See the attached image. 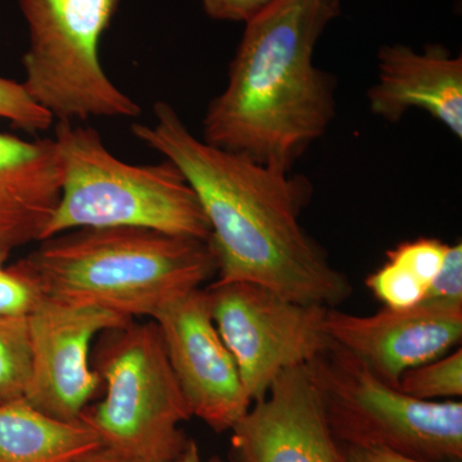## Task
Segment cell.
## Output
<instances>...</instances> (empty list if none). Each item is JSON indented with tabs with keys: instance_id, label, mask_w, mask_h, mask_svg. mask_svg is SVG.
Listing matches in <instances>:
<instances>
[{
	"instance_id": "6da1fadb",
	"label": "cell",
	"mask_w": 462,
	"mask_h": 462,
	"mask_svg": "<svg viewBox=\"0 0 462 462\" xmlns=\"http://www.w3.org/2000/svg\"><path fill=\"white\" fill-rule=\"evenodd\" d=\"M133 135L162 154L196 191L208 221L218 282H248L296 302L337 309L352 294L348 278L300 223L311 184L275 167L197 138L166 102L153 124Z\"/></svg>"
},
{
	"instance_id": "7a4b0ae2",
	"label": "cell",
	"mask_w": 462,
	"mask_h": 462,
	"mask_svg": "<svg viewBox=\"0 0 462 462\" xmlns=\"http://www.w3.org/2000/svg\"><path fill=\"white\" fill-rule=\"evenodd\" d=\"M340 8V0H276L245 23L226 87L203 118V141L291 171L336 117V81L314 53Z\"/></svg>"
},
{
	"instance_id": "3957f363",
	"label": "cell",
	"mask_w": 462,
	"mask_h": 462,
	"mask_svg": "<svg viewBox=\"0 0 462 462\" xmlns=\"http://www.w3.org/2000/svg\"><path fill=\"white\" fill-rule=\"evenodd\" d=\"M21 266L45 297L152 318L217 273L209 240L139 227H93L42 240Z\"/></svg>"
},
{
	"instance_id": "277c9868",
	"label": "cell",
	"mask_w": 462,
	"mask_h": 462,
	"mask_svg": "<svg viewBox=\"0 0 462 462\" xmlns=\"http://www.w3.org/2000/svg\"><path fill=\"white\" fill-rule=\"evenodd\" d=\"M53 139L62 189L42 240L93 227H139L209 240L211 229L199 197L170 161L125 162L106 147L97 130L79 123H54Z\"/></svg>"
},
{
	"instance_id": "5b68a950",
	"label": "cell",
	"mask_w": 462,
	"mask_h": 462,
	"mask_svg": "<svg viewBox=\"0 0 462 462\" xmlns=\"http://www.w3.org/2000/svg\"><path fill=\"white\" fill-rule=\"evenodd\" d=\"M305 366L340 445L382 447L427 462H462L460 401L409 396L336 342Z\"/></svg>"
},
{
	"instance_id": "8992f818",
	"label": "cell",
	"mask_w": 462,
	"mask_h": 462,
	"mask_svg": "<svg viewBox=\"0 0 462 462\" xmlns=\"http://www.w3.org/2000/svg\"><path fill=\"white\" fill-rule=\"evenodd\" d=\"M103 400L80 416L103 448L135 462H171L188 440L181 422L191 413L156 322L134 320L107 331L94 365Z\"/></svg>"
},
{
	"instance_id": "52a82bcc",
	"label": "cell",
	"mask_w": 462,
	"mask_h": 462,
	"mask_svg": "<svg viewBox=\"0 0 462 462\" xmlns=\"http://www.w3.org/2000/svg\"><path fill=\"white\" fill-rule=\"evenodd\" d=\"M20 5L30 32L23 85L54 123L142 115L100 63V38L118 0H20Z\"/></svg>"
},
{
	"instance_id": "ba28073f",
	"label": "cell",
	"mask_w": 462,
	"mask_h": 462,
	"mask_svg": "<svg viewBox=\"0 0 462 462\" xmlns=\"http://www.w3.org/2000/svg\"><path fill=\"white\" fill-rule=\"evenodd\" d=\"M206 293L216 329L254 403L284 370L306 365L333 343L328 307L296 302L248 282H215Z\"/></svg>"
},
{
	"instance_id": "9c48e42d",
	"label": "cell",
	"mask_w": 462,
	"mask_h": 462,
	"mask_svg": "<svg viewBox=\"0 0 462 462\" xmlns=\"http://www.w3.org/2000/svg\"><path fill=\"white\" fill-rule=\"evenodd\" d=\"M132 321L98 307L44 296L27 318L30 373L23 397L60 420H79L102 384L91 364V343Z\"/></svg>"
},
{
	"instance_id": "30bf717a",
	"label": "cell",
	"mask_w": 462,
	"mask_h": 462,
	"mask_svg": "<svg viewBox=\"0 0 462 462\" xmlns=\"http://www.w3.org/2000/svg\"><path fill=\"white\" fill-rule=\"evenodd\" d=\"M191 416L211 430H233L252 402L236 360L216 329L206 289H194L152 316Z\"/></svg>"
},
{
	"instance_id": "8fae6325",
	"label": "cell",
	"mask_w": 462,
	"mask_h": 462,
	"mask_svg": "<svg viewBox=\"0 0 462 462\" xmlns=\"http://www.w3.org/2000/svg\"><path fill=\"white\" fill-rule=\"evenodd\" d=\"M331 340L398 388L404 373L447 355L462 338V305L422 302L358 316L328 310Z\"/></svg>"
},
{
	"instance_id": "7c38bea8",
	"label": "cell",
	"mask_w": 462,
	"mask_h": 462,
	"mask_svg": "<svg viewBox=\"0 0 462 462\" xmlns=\"http://www.w3.org/2000/svg\"><path fill=\"white\" fill-rule=\"evenodd\" d=\"M231 431L236 462H346L305 365L276 376Z\"/></svg>"
},
{
	"instance_id": "4fadbf2b",
	"label": "cell",
	"mask_w": 462,
	"mask_h": 462,
	"mask_svg": "<svg viewBox=\"0 0 462 462\" xmlns=\"http://www.w3.org/2000/svg\"><path fill=\"white\" fill-rule=\"evenodd\" d=\"M378 76L367 90L370 111L398 124L412 109L430 114L462 139V58L439 44L415 51L409 45L380 48Z\"/></svg>"
},
{
	"instance_id": "5bb4252c",
	"label": "cell",
	"mask_w": 462,
	"mask_h": 462,
	"mask_svg": "<svg viewBox=\"0 0 462 462\" xmlns=\"http://www.w3.org/2000/svg\"><path fill=\"white\" fill-rule=\"evenodd\" d=\"M62 189L53 138L26 141L0 133V258L41 242Z\"/></svg>"
},
{
	"instance_id": "9a60e30c",
	"label": "cell",
	"mask_w": 462,
	"mask_h": 462,
	"mask_svg": "<svg viewBox=\"0 0 462 462\" xmlns=\"http://www.w3.org/2000/svg\"><path fill=\"white\" fill-rule=\"evenodd\" d=\"M84 420H60L25 397L0 403V462H76L102 448Z\"/></svg>"
},
{
	"instance_id": "2e32d148",
	"label": "cell",
	"mask_w": 462,
	"mask_h": 462,
	"mask_svg": "<svg viewBox=\"0 0 462 462\" xmlns=\"http://www.w3.org/2000/svg\"><path fill=\"white\" fill-rule=\"evenodd\" d=\"M29 373L27 318L0 316V403L23 397Z\"/></svg>"
},
{
	"instance_id": "e0dca14e",
	"label": "cell",
	"mask_w": 462,
	"mask_h": 462,
	"mask_svg": "<svg viewBox=\"0 0 462 462\" xmlns=\"http://www.w3.org/2000/svg\"><path fill=\"white\" fill-rule=\"evenodd\" d=\"M398 389L421 401L462 396V349L442 356L403 374Z\"/></svg>"
},
{
	"instance_id": "ac0fdd59",
	"label": "cell",
	"mask_w": 462,
	"mask_h": 462,
	"mask_svg": "<svg viewBox=\"0 0 462 462\" xmlns=\"http://www.w3.org/2000/svg\"><path fill=\"white\" fill-rule=\"evenodd\" d=\"M366 285L387 309H410L420 305L428 291L409 270L388 260L367 276Z\"/></svg>"
},
{
	"instance_id": "d6986e66",
	"label": "cell",
	"mask_w": 462,
	"mask_h": 462,
	"mask_svg": "<svg viewBox=\"0 0 462 462\" xmlns=\"http://www.w3.org/2000/svg\"><path fill=\"white\" fill-rule=\"evenodd\" d=\"M449 245L436 238L407 240L389 249L387 260L400 264L430 289L442 269Z\"/></svg>"
},
{
	"instance_id": "ffe728a7",
	"label": "cell",
	"mask_w": 462,
	"mask_h": 462,
	"mask_svg": "<svg viewBox=\"0 0 462 462\" xmlns=\"http://www.w3.org/2000/svg\"><path fill=\"white\" fill-rule=\"evenodd\" d=\"M0 118L27 133L47 132L53 117L27 93L23 83L0 78Z\"/></svg>"
},
{
	"instance_id": "44dd1931",
	"label": "cell",
	"mask_w": 462,
	"mask_h": 462,
	"mask_svg": "<svg viewBox=\"0 0 462 462\" xmlns=\"http://www.w3.org/2000/svg\"><path fill=\"white\" fill-rule=\"evenodd\" d=\"M44 298L35 279L20 263L0 272V316L29 318Z\"/></svg>"
},
{
	"instance_id": "7402d4cb",
	"label": "cell",
	"mask_w": 462,
	"mask_h": 462,
	"mask_svg": "<svg viewBox=\"0 0 462 462\" xmlns=\"http://www.w3.org/2000/svg\"><path fill=\"white\" fill-rule=\"evenodd\" d=\"M422 302L462 305V245H449L442 269L428 289Z\"/></svg>"
},
{
	"instance_id": "603a6c76",
	"label": "cell",
	"mask_w": 462,
	"mask_h": 462,
	"mask_svg": "<svg viewBox=\"0 0 462 462\" xmlns=\"http://www.w3.org/2000/svg\"><path fill=\"white\" fill-rule=\"evenodd\" d=\"M209 17L218 21L245 23L266 11L276 0H200Z\"/></svg>"
},
{
	"instance_id": "cb8c5ba5",
	"label": "cell",
	"mask_w": 462,
	"mask_h": 462,
	"mask_svg": "<svg viewBox=\"0 0 462 462\" xmlns=\"http://www.w3.org/2000/svg\"><path fill=\"white\" fill-rule=\"evenodd\" d=\"M346 462H427L382 447H346Z\"/></svg>"
},
{
	"instance_id": "d4e9b609",
	"label": "cell",
	"mask_w": 462,
	"mask_h": 462,
	"mask_svg": "<svg viewBox=\"0 0 462 462\" xmlns=\"http://www.w3.org/2000/svg\"><path fill=\"white\" fill-rule=\"evenodd\" d=\"M76 462H135L129 460V458L124 457V456L115 454V452L109 451L107 448H100L98 451L93 452V454L85 456L80 460Z\"/></svg>"
},
{
	"instance_id": "484cf974",
	"label": "cell",
	"mask_w": 462,
	"mask_h": 462,
	"mask_svg": "<svg viewBox=\"0 0 462 462\" xmlns=\"http://www.w3.org/2000/svg\"><path fill=\"white\" fill-rule=\"evenodd\" d=\"M171 462H202L200 461L199 447L193 440H188L181 454Z\"/></svg>"
},
{
	"instance_id": "4316f807",
	"label": "cell",
	"mask_w": 462,
	"mask_h": 462,
	"mask_svg": "<svg viewBox=\"0 0 462 462\" xmlns=\"http://www.w3.org/2000/svg\"><path fill=\"white\" fill-rule=\"evenodd\" d=\"M3 263H5V261H3L2 258H0V272H2L3 269H5V266H3Z\"/></svg>"
}]
</instances>
